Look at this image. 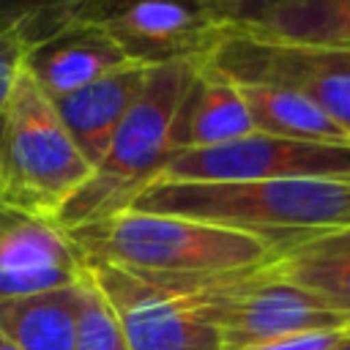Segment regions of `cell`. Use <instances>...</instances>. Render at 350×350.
<instances>
[{"label":"cell","instance_id":"cell-1","mask_svg":"<svg viewBox=\"0 0 350 350\" xmlns=\"http://www.w3.org/2000/svg\"><path fill=\"white\" fill-rule=\"evenodd\" d=\"M129 211L170 213L238 230L276 252L350 227L347 178H273V180H156Z\"/></svg>","mask_w":350,"mask_h":350},{"label":"cell","instance_id":"cell-2","mask_svg":"<svg viewBox=\"0 0 350 350\" xmlns=\"http://www.w3.org/2000/svg\"><path fill=\"white\" fill-rule=\"evenodd\" d=\"M205 60L153 66L85 186L60 208L57 224L77 230L129 211L180 150V120L191 82Z\"/></svg>","mask_w":350,"mask_h":350},{"label":"cell","instance_id":"cell-3","mask_svg":"<svg viewBox=\"0 0 350 350\" xmlns=\"http://www.w3.org/2000/svg\"><path fill=\"white\" fill-rule=\"evenodd\" d=\"M68 235L85 260L164 276L232 273L260 268L273 254L254 235L145 211H120L104 221L68 230Z\"/></svg>","mask_w":350,"mask_h":350},{"label":"cell","instance_id":"cell-4","mask_svg":"<svg viewBox=\"0 0 350 350\" xmlns=\"http://www.w3.org/2000/svg\"><path fill=\"white\" fill-rule=\"evenodd\" d=\"M90 172L52 98L22 68L0 112V200L57 219Z\"/></svg>","mask_w":350,"mask_h":350},{"label":"cell","instance_id":"cell-5","mask_svg":"<svg viewBox=\"0 0 350 350\" xmlns=\"http://www.w3.org/2000/svg\"><path fill=\"white\" fill-rule=\"evenodd\" d=\"M109 301L129 350H224L205 312V290L216 273L164 276L85 260Z\"/></svg>","mask_w":350,"mask_h":350},{"label":"cell","instance_id":"cell-6","mask_svg":"<svg viewBox=\"0 0 350 350\" xmlns=\"http://www.w3.org/2000/svg\"><path fill=\"white\" fill-rule=\"evenodd\" d=\"M205 312L219 328L224 350H249L293 334L350 325L347 312L271 276L262 265L216 273L205 290Z\"/></svg>","mask_w":350,"mask_h":350},{"label":"cell","instance_id":"cell-7","mask_svg":"<svg viewBox=\"0 0 350 350\" xmlns=\"http://www.w3.org/2000/svg\"><path fill=\"white\" fill-rule=\"evenodd\" d=\"M164 180H273V178H347L350 145H317L282 139L262 131L227 145L178 150L161 172ZM159 178V180H161Z\"/></svg>","mask_w":350,"mask_h":350},{"label":"cell","instance_id":"cell-8","mask_svg":"<svg viewBox=\"0 0 350 350\" xmlns=\"http://www.w3.org/2000/svg\"><path fill=\"white\" fill-rule=\"evenodd\" d=\"M205 63L235 85H271L295 90L312 98L350 134V71L331 63L320 49L282 44L252 33H232Z\"/></svg>","mask_w":350,"mask_h":350},{"label":"cell","instance_id":"cell-9","mask_svg":"<svg viewBox=\"0 0 350 350\" xmlns=\"http://www.w3.org/2000/svg\"><path fill=\"white\" fill-rule=\"evenodd\" d=\"M98 25L131 63L148 68L208 60L235 33L202 0H134Z\"/></svg>","mask_w":350,"mask_h":350},{"label":"cell","instance_id":"cell-10","mask_svg":"<svg viewBox=\"0 0 350 350\" xmlns=\"http://www.w3.org/2000/svg\"><path fill=\"white\" fill-rule=\"evenodd\" d=\"M82 268L85 257L57 219L0 200V298L68 287Z\"/></svg>","mask_w":350,"mask_h":350},{"label":"cell","instance_id":"cell-11","mask_svg":"<svg viewBox=\"0 0 350 350\" xmlns=\"http://www.w3.org/2000/svg\"><path fill=\"white\" fill-rule=\"evenodd\" d=\"M129 63L101 25H68L25 49V74L49 98L79 90Z\"/></svg>","mask_w":350,"mask_h":350},{"label":"cell","instance_id":"cell-12","mask_svg":"<svg viewBox=\"0 0 350 350\" xmlns=\"http://www.w3.org/2000/svg\"><path fill=\"white\" fill-rule=\"evenodd\" d=\"M148 71V66L129 63L79 90L52 98L66 131L93 167L101 161L120 120L142 93Z\"/></svg>","mask_w":350,"mask_h":350},{"label":"cell","instance_id":"cell-13","mask_svg":"<svg viewBox=\"0 0 350 350\" xmlns=\"http://www.w3.org/2000/svg\"><path fill=\"white\" fill-rule=\"evenodd\" d=\"M249 134H254V123L241 88L202 63L183 104L180 150L216 148Z\"/></svg>","mask_w":350,"mask_h":350},{"label":"cell","instance_id":"cell-14","mask_svg":"<svg viewBox=\"0 0 350 350\" xmlns=\"http://www.w3.org/2000/svg\"><path fill=\"white\" fill-rule=\"evenodd\" d=\"M262 268L350 314V227L287 246Z\"/></svg>","mask_w":350,"mask_h":350},{"label":"cell","instance_id":"cell-15","mask_svg":"<svg viewBox=\"0 0 350 350\" xmlns=\"http://www.w3.org/2000/svg\"><path fill=\"white\" fill-rule=\"evenodd\" d=\"M0 334L19 350H74L77 287L0 298Z\"/></svg>","mask_w":350,"mask_h":350},{"label":"cell","instance_id":"cell-16","mask_svg":"<svg viewBox=\"0 0 350 350\" xmlns=\"http://www.w3.org/2000/svg\"><path fill=\"white\" fill-rule=\"evenodd\" d=\"M243 101L249 107L254 131L298 139V142H317V145H350V134L331 120L312 98L271 85H238Z\"/></svg>","mask_w":350,"mask_h":350},{"label":"cell","instance_id":"cell-17","mask_svg":"<svg viewBox=\"0 0 350 350\" xmlns=\"http://www.w3.org/2000/svg\"><path fill=\"white\" fill-rule=\"evenodd\" d=\"M252 36L314 46L347 49L350 46V0H287Z\"/></svg>","mask_w":350,"mask_h":350},{"label":"cell","instance_id":"cell-18","mask_svg":"<svg viewBox=\"0 0 350 350\" xmlns=\"http://www.w3.org/2000/svg\"><path fill=\"white\" fill-rule=\"evenodd\" d=\"M74 287H77L74 350H129L120 323L88 268H82Z\"/></svg>","mask_w":350,"mask_h":350},{"label":"cell","instance_id":"cell-19","mask_svg":"<svg viewBox=\"0 0 350 350\" xmlns=\"http://www.w3.org/2000/svg\"><path fill=\"white\" fill-rule=\"evenodd\" d=\"M82 3L85 0H0V30L33 46L68 27Z\"/></svg>","mask_w":350,"mask_h":350},{"label":"cell","instance_id":"cell-20","mask_svg":"<svg viewBox=\"0 0 350 350\" xmlns=\"http://www.w3.org/2000/svg\"><path fill=\"white\" fill-rule=\"evenodd\" d=\"M287 0H208L221 22H227L235 33H249L262 25L279 5Z\"/></svg>","mask_w":350,"mask_h":350},{"label":"cell","instance_id":"cell-21","mask_svg":"<svg viewBox=\"0 0 350 350\" xmlns=\"http://www.w3.org/2000/svg\"><path fill=\"white\" fill-rule=\"evenodd\" d=\"M25 49L27 46L22 44L19 36L0 30V112H3L22 68H25Z\"/></svg>","mask_w":350,"mask_h":350},{"label":"cell","instance_id":"cell-22","mask_svg":"<svg viewBox=\"0 0 350 350\" xmlns=\"http://www.w3.org/2000/svg\"><path fill=\"white\" fill-rule=\"evenodd\" d=\"M347 328H325V331H306V334H293L284 339H273L249 350H334L345 339Z\"/></svg>","mask_w":350,"mask_h":350},{"label":"cell","instance_id":"cell-23","mask_svg":"<svg viewBox=\"0 0 350 350\" xmlns=\"http://www.w3.org/2000/svg\"><path fill=\"white\" fill-rule=\"evenodd\" d=\"M129 3H134V0H85L74 11L71 25H98V22L109 19L112 14H118L120 8H126ZM202 3H208V0H202Z\"/></svg>","mask_w":350,"mask_h":350},{"label":"cell","instance_id":"cell-24","mask_svg":"<svg viewBox=\"0 0 350 350\" xmlns=\"http://www.w3.org/2000/svg\"><path fill=\"white\" fill-rule=\"evenodd\" d=\"M0 350H19V347H16L11 339H5V336L0 334Z\"/></svg>","mask_w":350,"mask_h":350},{"label":"cell","instance_id":"cell-25","mask_svg":"<svg viewBox=\"0 0 350 350\" xmlns=\"http://www.w3.org/2000/svg\"><path fill=\"white\" fill-rule=\"evenodd\" d=\"M334 350H350V334H345V339H342V342H339Z\"/></svg>","mask_w":350,"mask_h":350},{"label":"cell","instance_id":"cell-26","mask_svg":"<svg viewBox=\"0 0 350 350\" xmlns=\"http://www.w3.org/2000/svg\"><path fill=\"white\" fill-rule=\"evenodd\" d=\"M347 334H350V325H347Z\"/></svg>","mask_w":350,"mask_h":350}]
</instances>
